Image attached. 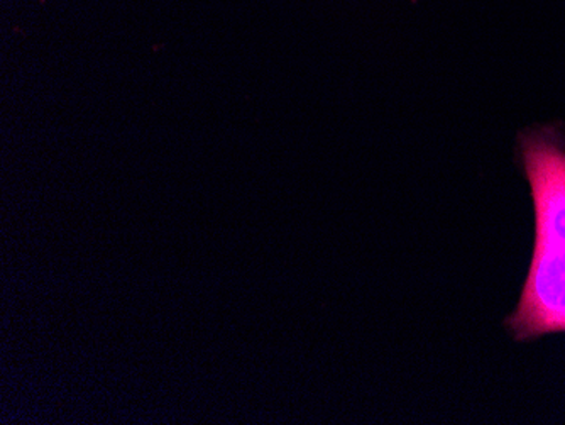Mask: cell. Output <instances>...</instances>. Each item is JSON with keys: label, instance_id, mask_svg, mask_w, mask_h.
<instances>
[{"label": "cell", "instance_id": "6da1fadb", "mask_svg": "<svg viewBox=\"0 0 565 425\" xmlns=\"http://www.w3.org/2000/svg\"><path fill=\"white\" fill-rule=\"evenodd\" d=\"M535 209L532 265L507 326L515 341L565 332V138L555 128L520 135Z\"/></svg>", "mask_w": 565, "mask_h": 425}]
</instances>
